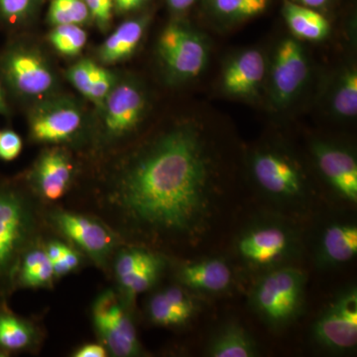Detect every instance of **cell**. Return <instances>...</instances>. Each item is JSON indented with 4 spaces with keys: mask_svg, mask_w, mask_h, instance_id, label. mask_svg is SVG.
Listing matches in <instances>:
<instances>
[{
    "mask_svg": "<svg viewBox=\"0 0 357 357\" xmlns=\"http://www.w3.org/2000/svg\"><path fill=\"white\" fill-rule=\"evenodd\" d=\"M213 171L203 136L192 126H177L126 157L75 206L126 244L178 243L194 236L210 213Z\"/></svg>",
    "mask_w": 357,
    "mask_h": 357,
    "instance_id": "6da1fadb",
    "label": "cell"
},
{
    "mask_svg": "<svg viewBox=\"0 0 357 357\" xmlns=\"http://www.w3.org/2000/svg\"><path fill=\"white\" fill-rule=\"evenodd\" d=\"M46 229L44 206L29 188L0 187V294L17 284L23 255Z\"/></svg>",
    "mask_w": 357,
    "mask_h": 357,
    "instance_id": "7a4b0ae2",
    "label": "cell"
},
{
    "mask_svg": "<svg viewBox=\"0 0 357 357\" xmlns=\"http://www.w3.org/2000/svg\"><path fill=\"white\" fill-rule=\"evenodd\" d=\"M44 220L47 229L72 244L107 274L117 249L126 244L107 223L84 211L58 204L44 206Z\"/></svg>",
    "mask_w": 357,
    "mask_h": 357,
    "instance_id": "3957f363",
    "label": "cell"
},
{
    "mask_svg": "<svg viewBox=\"0 0 357 357\" xmlns=\"http://www.w3.org/2000/svg\"><path fill=\"white\" fill-rule=\"evenodd\" d=\"M96 335L109 356L133 357L142 354L137 332L129 312V303L115 289L98 294L91 307Z\"/></svg>",
    "mask_w": 357,
    "mask_h": 357,
    "instance_id": "277c9868",
    "label": "cell"
},
{
    "mask_svg": "<svg viewBox=\"0 0 357 357\" xmlns=\"http://www.w3.org/2000/svg\"><path fill=\"white\" fill-rule=\"evenodd\" d=\"M304 274L292 268L275 270L265 276L253 293L258 312L271 323H288L299 311L304 290Z\"/></svg>",
    "mask_w": 357,
    "mask_h": 357,
    "instance_id": "5b68a950",
    "label": "cell"
},
{
    "mask_svg": "<svg viewBox=\"0 0 357 357\" xmlns=\"http://www.w3.org/2000/svg\"><path fill=\"white\" fill-rule=\"evenodd\" d=\"M158 50L167 70L178 79L199 76L208 60L203 39L178 24L169 25L164 30L159 39Z\"/></svg>",
    "mask_w": 357,
    "mask_h": 357,
    "instance_id": "8992f818",
    "label": "cell"
},
{
    "mask_svg": "<svg viewBox=\"0 0 357 357\" xmlns=\"http://www.w3.org/2000/svg\"><path fill=\"white\" fill-rule=\"evenodd\" d=\"M75 165L66 150H45L28 177V188L43 206L57 204L74 184Z\"/></svg>",
    "mask_w": 357,
    "mask_h": 357,
    "instance_id": "52a82bcc",
    "label": "cell"
},
{
    "mask_svg": "<svg viewBox=\"0 0 357 357\" xmlns=\"http://www.w3.org/2000/svg\"><path fill=\"white\" fill-rule=\"evenodd\" d=\"M314 337L333 351H347L357 344V295L356 289L342 294L317 321Z\"/></svg>",
    "mask_w": 357,
    "mask_h": 357,
    "instance_id": "ba28073f",
    "label": "cell"
},
{
    "mask_svg": "<svg viewBox=\"0 0 357 357\" xmlns=\"http://www.w3.org/2000/svg\"><path fill=\"white\" fill-rule=\"evenodd\" d=\"M103 141L114 142L130 133L139 123L145 109V96L136 84L114 86L105 100Z\"/></svg>",
    "mask_w": 357,
    "mask_h": 357,
    "instance_id": "9c48e42d",
    "label": "cell"
},
{
    "mask_svg": "<svg viewBox=\"0 0 357 357\" xmlns=\"http://www.w3.org/2000/svg\"><path fill=\"white\" fill-rule=\"evenodd\" d=\"M83 126V112L74 102L58 100L42 105L30 119L32 140L64 143L74 139Z\"/></svg>",
    "mask_w": 357,
    "mask_h": 357,
    "instance_id": "30bf717a",
    "label": "cell"
},
{
    "mask_svg": "<svg viewBox=\"0 0 357 357\" xmlns=\"http://www.w3.org/2000/svg\"><path fill=\"white\" fill-rule=\"evenodd\" d=\"M275 102H290L306 83L309 67L302 47L292 39L282 42L277 49L271 73Z\"/></svg>",
    "mask_w": 357,
    "mask_h": 357,
    "instance_id": "8fae6325",
    "label": "cell"
},
{
    "mask_svg": "<svg viewBox=\"0 0 357 357\" xmlns=\"http://www.w3.org/2000/svg\"><path fill=\"white\" fill-rule=\"evenodd\" d=\"M3 70L11 86L22 95H44L54 84L50 68L34 51L10 52L4 59Z\"/></svg>",
    "mask_w": 357,
    "mask_h": 357,
    "instance_id": "7c38bea8",
    "label": "cell"
},
{
    "mask_svg": "<svg viewBox=\"0 0 357 357\" xmlns=\"http://www.w3.org/2000/svg\"><path fill=\"white\" fill-rule=\"evenodd\" d=\"M252 171L260 187L273 196L292 199L302 194L304 184L299 170L280 155L270 152L256 155Z\"/></svg>",
    "mask_w": 357,
    "mask_h": 357,
    "instance_id": "4fadbf2b",
    "label": "cell"
},
{
    "mask_svg": "<svg viewBox=\"0 0 357 357\" xmlns=\"http://www.w3.org/2000/svg\"><path fill=\"white\" fill-rule=\"evenodd\" d=\"M317 163L333 189L351 203L357 202V164L351 153L340 148L318 144Z\"/></svg>",
    "mask_w": 357,
    "mask_h": 357,
    "instance_id": "5bb4252c",
    "label": "cell"
},
{
    "mask_svg": "<svg viewBox=\"0 0 357 357\" xmlns=\"http://www.w3.org/2000/svg\"><path fill=\"white\" fill-rule=\"evenodd\" d=\"M290 245L287 232L278 227H262L241 237L238 251L244 259L257 265H267L285 255Z\"/></svg>",
    "mask_w": 357,
    "mask_h": 357,
    "instance_id": "9a60e30c",
    "label": "cell"
},
{
    "mask_svg": "<svg viewBox=\"0 0 357 357\" xmlns=\"http://www.w3.org/2000/svg\"><path fill=\"white\" fill-rule=\"evenodd\" d=\"M194 301L178 286L163 289L151 296L147 304L148 318L161 326H181L194 316Z\"/></svg>",
    "mask_w": 357,
    "mask_h": 357,
    "instance_id": "2e32d148",
    "label": "cell"
},
{
    "mask_svg": "<svg viewBox=\"0 0 357 357\" xmlns=\"http://www.w3.org/2000/svg\"><path fill=\"white\" fill-rule=\"evenodd\" d=\"M264 75L262 54L256 50L244 52L231 61L223 72V89L232 96H251L261 84Z\"/></svg>",
    "mask_w": 357,
    "mask_h": 357,
    "instance_id": "e0dca14e",
    "label": "cell"
},
{
    "mask_svg": "<svg viewBox=\"0 0 357 357\" xmlns=\"http://www.w3.org/2000/svg\"><path fill=\"white\" fill-rule=\"evenodd\" d=\"M231 275L227 263L220 259H208L185 265L178 272V279L194 290L217 293L229 288Z\"/></svg>",
    "mask_w": 357,
    "mask_h": 357,
    "instance_id": "ac0fdd59",
    "label": "cell"
},
{
    "mask_svg": "<svg viewBox=\"0 0 357 357\" xmlns=\"http://www.w3.org/2000/svg\"><path fill=\"white\" fill-rule=\"evenodd\" d=\"M44 236L26 250L18 269L17 285L30 289L50 288L56 281L53 264L44 248Z\"/></svg>",
    "mask_w": 357,
    "mask_h": 357,
    "instance_id": "d6986e66",
    "label": "cell"
},
{
    "mask_svg": "<svg viewBox=\"0 0 357 357\" xmlns=\"http://www.w3.org/2000/svg\"><path fill=\"white\" fill-rule=\"evenodd\" d=\"M41 331L32 321L9 312H0V347L9 351L35 349L41 342Z\"/></svg>",
    "mask_w": 357,
    "mask_h": 357,
    "instance_id": "ffe728a7",
    "label": "cell"
},
{
    "mask_svg": "<svg viewBox=\"0 0 357 357\" xmlns=\"http://www.w3.org/2000/svg\"><path fill=\"white\" fill-rule=\"evenodd\" d=\"M146 22L144 20H129L122 23L103 42L100 49V59L105 64H114L130 57L140 43Z\"/></svg>",
    "mask_w": 357,
    "mask_h": 357,
    "instance_id": "44dd1931",
    "label": "cell"
},
{
    "mask_svg": "<svg viewBox=\"0 0 357 357\" xmlns=\"http://www.w3.org/2000/svg\"><path fill=\"white\" fill-rule=\"evenodd\" d=\"M283 14L291 31L299 38L319 41L328 36L330 23L311 7L285 1Z\"/></svg>",
    "mask_w": 357,
    "mask_h": 357,
    "instance_id": "7402d4cb",
    "label": "cell"
},
{
    "mask_svg": "<svg viewBox=\"0 0 357 357\" xmlns=\"http://www.w3.org/2000/svg\"><path fill=\"white\" fill-rule=\"evenodd\" d=\"M357 227L354 225H335L328 227L321 241V255L326 261L340 264L356 257Z\"/></svg>",
    "mask_w": 357,
    "mask_h": 357,
    "instance_id": "603a6c76",
    "label": "cell"
},
{
    "mask_svg": "<svg viewBox=\"0 0 357 357\" xmlns=\"http://www.w3.org/2000/svg\"><path fill=\"white\" fill-rule=\"evenodd\" d=\"M252 338L241 326L229 325L222 328L208 347V356L213 357H250L256 356Z\"/></svg>",
    "mask_w": 357,
    "mask_h": 357,
    "instance_id": "cb8c5ba5",
    "label": "cell"
},
{
    "mask_svg": "<svg viewBox=\"0 0 357 357\" xmlns=\"http://www.w3.org/2000/svg\"><path fill=\"white\" fill-rule=\"evenodd\" d=\"M269 0H211L213 10L231 20L255 17L266 10Z\"/></svg>",
    "mask_w": 357,
    "mask_h": 357,
    "instance_id": "d4e9b609",
    "label": "cell"
},
{
    "mask_svg": "<svg viewBox=\"0 0 357 357\" xmlns=\"http://www.w3.org/2000/svg\"><path fill=\"white\" fill-rule=\"evenodd\" d=\"M89 11L84 0H52L48 18L51 24L81 25L89 20Z\"/></svg>",
    "mask_w": 357,
    "mask_h": 357,
    "instance_id": "484cf974",
    "label": "cell"
},
{
    "mask_svg": "<svg viewBox=\"0 0 357 357\" xmlns=\"http://www.w3.org/2000/svg\"><path fill=\"white\" fill-rule=\"evenodd\" d=\"M333 109L342 117L356 116L357 114V73L347 70L338 84L333 98Z\"/></svg>",
    "mask_w": 357,
    "mask_h": 357,
    "instance_id": "4316f807",
    "label": "cell"
},
{
    "mask_svg": "<svg viewBox=\"0 0 357 357\" xmlns=\"http://www.w3.org/2000/svg\"><path fill=\"white\" fill-rule=\"evenodd\" d=\"M54 48L66 56H76L86 43V33L77 24L55 26L50 34Z\"/></svg>",
    "mask_w": 357,
    "mask_h": 357,
    "instance_id": "83f0119b",
    "label": "cell"
},
{
    "mask_svg": "<svg viewBox=\"0 0 357 357\" xmlns=\"http://www.w3.org/2000/svg\"><path fill=\"white\" fill-rule=\"evenodd\" d=\"M114 88V76L112 73L96 65L89 100L95 102L98 107H102Z\"/></svg>",
    "mask_w": 357,
    "mask_h": 357,
    "instance_id": "f1b7e54d",
    "label": "cell"
},
{
    "mask_svg": "<svg viewBox=\"0 0 357 357\" xmlns=\"http://www.w3.org/2000/svg\"><path fill=\"white\" fill-rule=\"evenodd\" d=\"M96 67V64L93 61L81 60L68 70V79L70 84L88 98Z\"/></svg>",
    "mask_w": 357,
    "mask_h": 357,
    "instance_id": "f546056e",
    "label": "cell"
},
{
    "mask_svg": "<svg viewBox=\"0 0 357 357\" xmlns=\"http://www.w3.org/2000/svg\"><path fill=\"white\" fill-rule=\"evenodd\" d=\"M84 258L86 256L81 251L69 244L65 252L57 260L52 262L56 280L79 270L83 265Z\"/></svg>",
    "mask_w": 357,
    "mask_h": 357,
    "instance_id": "4dcf8cb0",
    "label": "cell"
},
{
    "mask_svg": "<svg viewBox=\"0 0 357 357\" xmlns=\"http://www.w3.org/2000/svg\"><path fill=\"white\" fill-rule=\"evenodd\" d=\"M88 6L89 15L100 27L107 28L112 20L114 0H84Z\"/></svg>",
    "mask_w": 357,
    "mask_h": 357,
    "instance_id": "1f68e13d",
    "label": "cell"
},
{
    "mask_svg": "<svg viewBox=\"0 0 357 357\" xmlns=\"http://www.w3.org/2000/svg\"><path fill=\"white\" fill-rule=\"evenodd\" d=\"M22 140L13 131L6 130L0 133V159L11 161L20 154Z\"/></svg>",
    "mask_w": 357,
    "mask_h": 357,
    "instance_id": "d6a6232c",
    "label": "cell"
},
{
    "mask_svg": "<svg viewBox=\"0 0 357 357\" xmlns=\"http://www.w3.org/2000/svg\"><path fill=\"white\" fill-rule=\"evenodd\" d=\"M34 0H0V10L9 21H18L29 13Z\"/></svg>",
    "mask_w": 357,
    "mask_h": 357,
    "instance_id": "836d02e7",
    "label": "cell"
},
{
    "mask_svg": "<svg viewBox=\"0 0 357 357\" xmlns=\"http://www.w3.org/2000/svg\"><path fill=\"white\" fill-rule=\"evenodd\" d=\"M74 357H105L109 356L107 347L102 342H89L75 349L72 354Z\"/></svg>",
    "mask_w": 357,
    "mask_h": 357,
    "instance_id": "e575fe53",
    "label": "cell"
},
{
    "mask_svg": "<svg viewBox=\"0 0 357 357\" xmlns=\"http://www.w3.org/2000/svg\"><path fill=\"white\" fill-rule=\"evenodd\" d=\"M148 0H114L115 8L119 13H126L142 6Z\"/></svg>",
    "mask_w": 357,
    "mask_h": 357,
    "instance_id": "d590c367",
    "label": "cell"
},
{
    "mask_svg": "<svg viewBox=\"0 0 357 357\" xmlns=\"http://www.w3.org/2000/svg\"><path fill=\"white\" fill-rule=\"evenodd\" d=\"M195 0H168L169 6L174 10H185L194 3Z\"/></svg>",
    "mask_w": 357,
    "mask_h": 357,
    "instance_id": "8d00e7d4",
    "label": "cell"
},
{
    "mask_svg": "<svg viewBox=\"0 0 357 357\" xmlns=\"http://www.w3.org/2000/svg\"><path fill=\"white\" fill-rule=\"evenodd\" d=\"M297 1H299L302 6L314 8V7L323 6L328 0H297Z\"/></svg>",
    "mask_w": 357,
    "mask_h": 357,
    "instance_id": "74e56055",
    "label": "cell"
},
{
    "mask_svg": "<svg viewBox=\"0 0 357 357\" xmlns=\"http://www.w3.org/2000/svg\"><path fill=\"white\" fill-rule=\"evenodd\" d=\"M6 107L4 103L3 96H2L1 89H0V112H6Z\"/></svg>",
    "mask_w": 357,
    "mask_h": 357,
    "instance_id": "f35d334b",
    "label": "cell"
}]
</instances>
